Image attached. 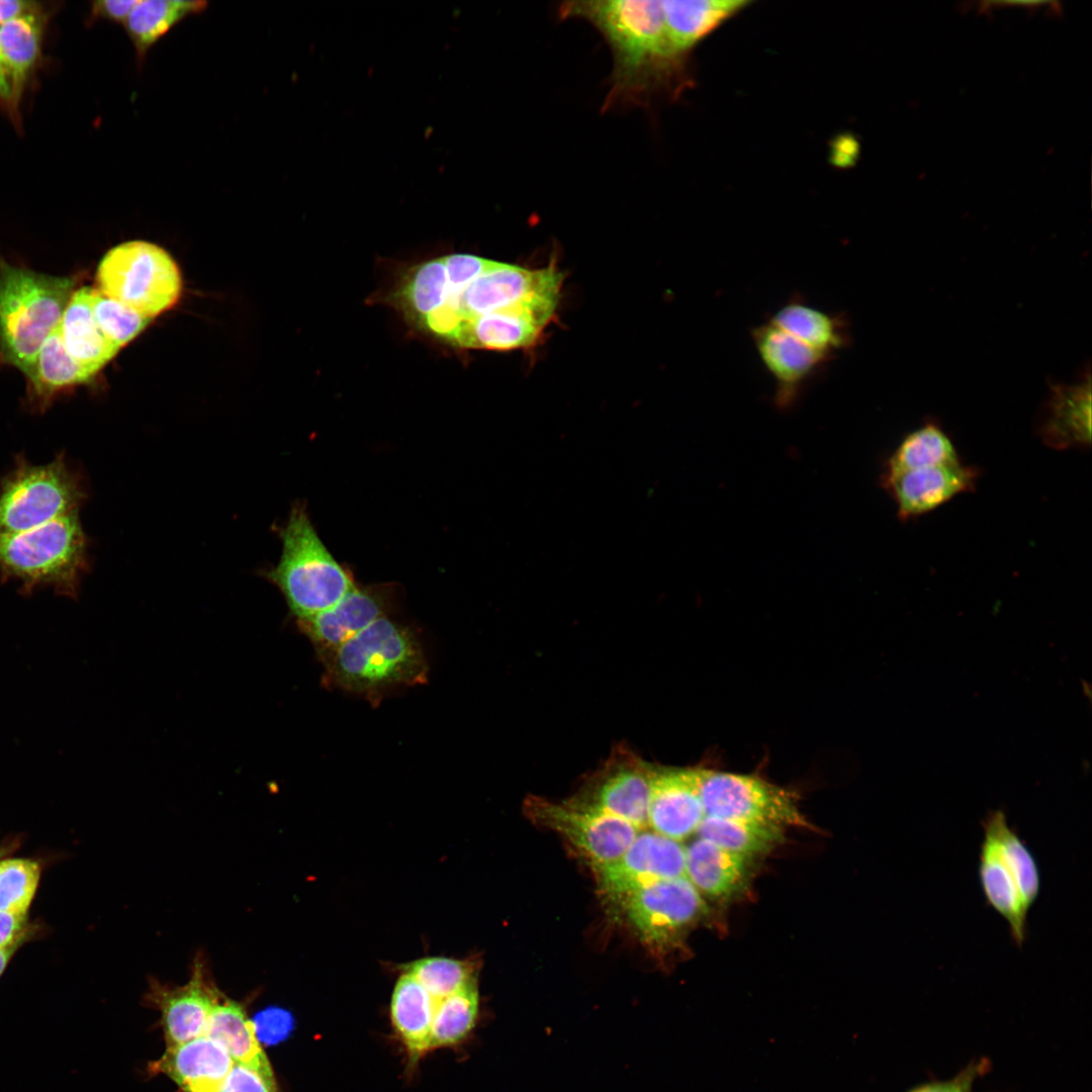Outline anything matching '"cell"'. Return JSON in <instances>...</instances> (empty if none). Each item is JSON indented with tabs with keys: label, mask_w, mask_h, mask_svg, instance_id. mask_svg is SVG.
Returning <instances> with one entry per match:
<instances>
[{
	"label": "cell",
	"mask_w": 1092,
	"mask_h": 1092,
	"mask_svg": "<svg viewBox=\"0 0 1092 1092\" xmlns=\"http://www.w3.org/2000/svg\"><path fill=\"white\" fill-rule=\"evenodd\" d=\"M557 15L587 21L611 50L613 69L602 111L647 108L669 91L682 56L671 41L662 1H564Z\"/></svg>",
	"instance_id": "6da1fadb"
},
{
	"label": "cell",
	"mask_w": 1092,
	"mask_h": 1092,
	"mask_svg": "<svg viewBox=\"0 0 1092 1092\" xmlns=\"http://www.w3.org/2000/svg\"><path fill=\"white\" fill-rule=\"evenodd\" d=\"M327 688L362 696L375 704L397 688L424 685L429 666L407 627L381 617L323 661Z\"/></svg>",
	"instance_id": "7a4b0ae2"
},
{
	"label": "cell",
	"mask_w": 1092,
	"mask_h": 1092,
	"mask_svg": "<svg viewBox=\"0 0 1092 1092\" xmlns=\"http://www.w3.org/2000/svg\"><path fill=\"white\" fill-rule=\"evenodd\" d=\"M74 281L0 265V352L28 376L47 338L57 329Z\"/></svg>",
	"instance_id": "3957f363"
},
{
	"label": "cell",
	"mask_w": 1092,
	"mask_h": 1092,
	"mask_svg": "<svg viewBox=\"0 0 1092 1092\" xmlns=\"http://www.w3.org/2000/svg\"><path fill=\"white\" fill-rule=\"evenodd\" d=\"M280 536V560L266 577L281 590L297 620L331 609L356 586L349 568L335 559L318 537L302 504L292 507Z\"/></svg>",
	"instance_id": "277c9868"
},
{
	"label": "cell",
	"mask_w": 1092,
	"mask_h": 1092,
	"mask_svg": "<svg viewBox=\"0 0 1092 1092\" xmlns=\"http://www.w3.org/2000/svg\"><path fill=\"white\" fill-rule=\"evenodd\" d=\"M87 568V539L79 512L27 531L0 534V577L18 581L22 594L50 586L76 599Z\"/></svg>",
	"instance_id": "5b68a950"
},
{
	"label": "cell",
	"mask_w": 1092,
	"mask_h": 1092,
	"mask_svg": "<svg viewBox=\"0 0 1092 1092\" xmlns=\"http://www.w3.org/2000/svg\"><path fill=\"white\" fill-rule=\"evenodd\" d=\"M562 281L563 274L553 263L540 269H528L492 261L433 314L450 328L457 329L456 335L466 322L497 311L527 309L551 318L559 301Z\"/></svg>",
	"instance_id": "8992f818"
},
{
	"label": "cell",
	"mask_w": 1092,
	"mask_h": 1092,
	"mask_svg": "<svg viewBox=\"0 0 1092 1092\" xmlns=\"http://www.w3.org/2000/svg\"><path fill=\"white\" fill-rule=\"evenodd\" d=\"M86 498L80 477L65 454L33 465L22 455L0 485V534H13L79 512Z\"/></svg>",
	"instance_id": "52a82bcc"
},
{
	"label": "cell",
	"mask_w": 1092,
	"mask_h": 1092,
	"mask_svg": "<svg viewBox=\"0 0 1092 1092\" xmlns=\"http://www.w3.org/2000/svg\"><path fill=\"white\" fill-rule=\"evenodd\" d=\"M97 282L104 295L148 318L170 308L181 291L174 260L161 247L144 241L108 251L99 263Z\"/></svg>",
	"instance_id": "ba28073f"
},
{
	"label": "cell",
	"mask_w": 1092,
	"mask_h": 1092,
	"mask_svg": "<svg viewBox=\"0 0 1092 1092\" xmlns=\"http://www.w3.org/2000/svg\"><path fill=\"white\" fill-rule=\"evenodd\" d=\"M706 816L810 827L794 792L759 777L698 767Z\"/></svg>",
	"instance_id": "9c48e42d"
},
{
	"label": "cell",
	"mask_w": 1092,
	"mask_h": 1092,
	"mask_svg": "<svg viewBox=\"0 0 1092 1092\" xmlns=\"http://www.w3.org/2000/svg\"><path fill=\"white\" fill-rule=\"evenodd\" d=\"M524 809L535 824L559 833L594 868L620 857L641 831L623 819L570 800L559 803L529 796Z\"/></svg>",
	"instance_id": "30bf717a"
},
{
	"label": "cell",
	"mask_w": 1092,
	"mask_h": 1092,
	"mask_svg": "<svg viewBox=\"0 0 1092 1092\" xmlns=\"http://www.w3.org/2000/svg\"><path fill=\"white\" fill-rule=\"evenodd\" d=\"M653 764L624 744L586 778L570 801L623 819L638 830L648 827Z\"/></svg>",
	"instance_id": "8fae6325"
},
{
	"label": "cell",
	"mask_w": 1092,
	"mask_h": 1092,
	"mask_svg": "<svg viewBox=\"0 0 1092 1092\" xmlns=\"http://www.w3.org/2000/svg\"><path fill=\"white\" fill-rule=\"evenodd\" d=\"M619 904L640 939L654 948L670 945L706 909L701 893L687 877L644 886Z\"/></svg>",
	"instance_id": "7c38bea8"
},
{
	"label": "cell",
	"mask_w": 1092,
	"mask_h": 1092,
	"mask_svg": "<svg viewBox=\"0 0 1092 1092\" xmlns=\"http://www.w3.org/2000/svg\"><path fill=\"white\" fill-rule=\"evenodd\" d=\"M594 871L600 892L619 903L649 884L686 877V847L652 830H641L620 857Z\"/></svg>",
	"instance_id": "4fadbf2b"
},
{
	"label": "cell",
	"mask_w": 1092,
	"mask_h": 1092,
	"mask_svg": "<svg viewBox=\"0 0 1092 1092\" xmlns=\"http://www.w3.org/2000/svg\"><path fill=\"white\" fill-rule=\"evenodd\" d=\"M221 995L210 977L204 954L197 953L185 985L171 987L152 979L146 1000L161 1012L168 1048L204 1035L210 1013Z\"/></svg>",
	"instance_id": "5bb4252c"
},
{
	"label": "cell",
	"mask_w": 1092,
	"mask_h": 1092,
	"mask_svg": "<svg viewBox=\"0 0 1092 1092\" xmlns=\"http://www.w3.org/2000/svg\"><path fill=\"white\" fill-rule=\"evenodd\" d=\"M395 598L396 590L392 584H356L334 607L313 617L297 620V625L323 662L342 644L377 619L387 616Z\"/></svg>",
	"instance_id": "9a60e30c"
},
{
	"label": "cell",
	"mask_w": 1092,
	"mask_h": 1092,
	"mask_svg": "<svg viewBox=\"0 0 1092 1092\" xmlns=\"http://www.w3.org/2000/svg\"><path fill=\"white\" fill-rule=\"evenodd\" d=\"M761 364L775 382V402L787 408L832 360L766 321L751 331Z\"/></svg>",
	"instance_id": "2e32d148"
},
{
	"label": "cell",
	"mask_w": 1092,
	"mask_h": 1092,
	"mask_svg": "<svg viewBox=\"0 0 1092 1092\" xmlns=\"http://www.w3.org/2000/svg\"><path fill=\"white\" fill-rule=\"evenodd\" d=\"M705 817L698 767L653 764L648 827L680 842L696 833Z\"/></svg>",
	"instance_id": "e0dca14e"
},
{
	"label": "cell",
	"mask_w": 1092,
	"mask_h": 1092,
	"mask_svg": "<svg viewBox=\"0 0 1092 1092\" xmlns=\"http://www.w3.org/2000/svg\"><path fill=\"white\" fill-rule=\"evenodd\" d=\"M978 477L977 468L959 461L902 472L882 478V483L897 505L899 519L908 521L973 490Z\"/></svg>",
	"instance_id": "ac0fdd59"
},
{
	"label": "cell",
	"mask_w": 1092,
	"mask_h": 1092,
	"mask_svg": "<svg viewBox=\"0 0 1092 1092\" xmlns=\"http://www.w3.org/2000/svg\"><path fill=\"white\" fill-rule=\"evenodd\" d=\"M1037 433L1056 449H1086L1091 445V377L1088 370L1075 384L1051 383Z\"/></svg>",
	"instance_id": "d6986e66"
},
{
	"label": "cell",
	"mask_w": 1092,
	"mask_h": 1092,
	"mask_svg": "<svg viewBox=\"0 0 1092 1092\" xmlns=\"http://www.w3.org/2000/svg\"><path fill=\"white\" fill-rule=\"evenodd\" d=\"M984 836L979 854V879L988 906L1008 923L1014 943L1021 947L1027 935V914L1013 869L1004 854L988 816L982 822Z\"/></svg>",
	"instance_id": "ffe728a7"
},
{
	"label": "cell",
	"mask_w": 1092,
	"mask_h": 1092,
	"mask_svg": "<svg viewBox=\"0 0 1092 1092\" xmlns=\"http://www.w3.org/2000/svg\"><path fill=\"white\" fill-rule=\"evenodd\" d=\"M234 1064L218 1041L202 1035L168 1046L151 1069L169 1077L183 1092H218Z\"/></svg>",
	"instance_id": "44dd1931"
},
{
	"label": "cell",
	"mask_w": 1092,
	"mask_h": 1092,
	"mask_svg": "<svg viewBox=\"0 0 1092 1092\" xmlns=\"http://www.w3.org/2000/svg\"><path fill=\"white\" fill-rule=\"evenodd\" d=\"M549 322L550 318L527 309L492 312L466 322L452 345L496 351L527 348L539 339Z\"/></svg>",
	"instance_id": "7402d4cb"
},
{
	"label": "cell",
	"mask_w": 1092,
	"mask_h": 1092,
	"mask_svg": "<svg viewBox=\"0 0 1092 1092\" xmlns=\"http://www.w3.org/2000/svg\"><path fill=\"white\" fill-rule=\"evenodd\" d=\"M767 321L831 360L851 342L845 315L811 305L801 296L786 301Z\"/></svg>",
	"instance_id": "603a6c76"
},
{
	"label": "cell",
	"mask_w": 1092,
	"mask_h": 1092,
	"mask_svg": "<svg viewBox=\"0 0 1092 1092\" xmlns=\"http://www.w3.org/2000/svg\"><path fill=\"white\" fill-rule=\"evenodd\" d=\"M57 331L69 355L93 376L119 350L104 336L94 317L90 287L73 292Z\"/></svg>",
	"instance_id": "cb8c5ba5"
},
{
	"label": "cell",
	"mask_w": 1092,
	"mask_h": 1092,
	"mask_svg": "<svg viewBox=\"0 0 1092 1092\" xmlns=\"http://www.w3.org/2000/svg\"><path fill=\"white\" fill-rule=\"evenodd\" d=\"M747 860L698 837L686 847V877L701 895L728 898L742 888Z\"/></svg>",
	"instance_id": "d4e9b609"
},
{
	"label": "cell",
	"mask_w": 1092,
	"mask_h": 1092,
	"mask_svg": "<svg viewBox=\"0 0 1092 1092\" xmlns=\"http://www.w3.org/2000/svg\"><path fill=\"white\" fill-rule=\"evenodd\" d=\"M436 1003L411 974L405 972L396 981L390 1000V1018L413 1064L430 1051Z\"/></svg>",
	"instance_id": "484cf974"
},
{
	"label": "cell",
	"mask_w": 1092,
	"mask_h": 1092,
	"mask_svg": "<svg viewBox=\"0 0 1092 1092\" xmlns=\"http://www.w3.org/2000/svg\"><path fill=\"white\" fill-rule=\"evenodd\" d=\"M204 1035L218 1041L235 1064L275 1081L270 1063L257 1039L254 1022L247 1017L242 1004L221 995L210 1013Z\"/></svg>",
	"instance_id": "4316f807"
},
{
	"label": "cell",
	"mask_w": 1092,
	"mask_h": 1092,
	"mask_svg": "<svg viewBox=\"0 0 1092 1092\" xmlns=\"http://www.w3.org/2000/svg\"><path fill=\"white\" fill-rule=\"evenodd\" d=\"M746 4L740 0L662 1L664 18L676 52L684 56Z\"/></svg>",
	"instance_id": "83f0119b"
},
{
	"label": "cell",
	"mask_w": 1092,
	"mask_h": 1092,
	"mask_svg": "<svg viewBox=\"0 0 1092 1092\" xmlns=\"http://www.w3.org/2000/svg\"><path fill=\"white\" fill-rule=\"evenodd\" d=\"M42 26L39 11L0 25V51L10 77V106L13 109L16 108L25 83L39 59Z\"/></svg>",
	"instance_id": "f1b7e54d"
},
{
	"label": "cell",
	"mask_w": 1092,
	"mask_h": 1092,
	"mask_svg": "<svg viewBox=\"0 0 1092 1092\" xmlns=\"http://www.w3.org/2000/svg\"><path fill=\"white\" fill-rule=\"evenodd\" d=\"M93 375L75 361L65 349L57 329L42 344L31 373L30 399L44 408L62 390L90 381Z\"/></svg>",
	"instance_id": "f546056e"
},
{
	"label": "cell",
	"mask_w": 1092,
	"mask_h": 1092,
	"mask_svg": "<svg viewBox=\"0 0 1092 1092\" xmlns=\"http://www.w3.org/2000/svg\"><path fill=\"white\" fill-rule=\"evenodd\" d=\"M206 6L205 1H139L124 22L138 60L143 61L150 49L180 21L201 13Z\"/></svg>",
	"instance_id": "4dcf8cb0"
},
{
	"label": "cell",
	"mask_w": 1092,
	"mask_h": 1092,
	"mask_svg": "<svg viewBox=\"0 0 1092 1092\" xmlns=\"http://www.w3.org/2000/svg\"><path fill=\"white\" fill-rule=\"evenodd\" d=\"M446 293L447 275L441 257L424 261L410 269L390 300L407 317L422 326L443 306Z\"/></svg>",
	"instance_id": "1f68e13d"
},
{
	"label": "cell",
	"mask_w": 1092,
	"mask_h": 1092,
	"mask_svg": "<svg viewBox=\"0 0 1092 1092\" xmlns=\"http://www.w3.org/2000/svg\"><path fill=\"white\" fill-rule=\"evenodd\" d=\"M961 461L957 448L936 422L908 433L886 463L882 478L902 472Z\"/></svg>",
	"instance_id": "d6a6232c"
},
{
	"label": "cell",
	"mask_w": 1092,
	"mask_h": 1092,
	"mask_svg": "<svg viewBox=\"0 0 1092 1092\" xmlns=\"http://www.w3.org/2000/svg\"><path fill=\"white\" fill-rule=\"evenodd\" d=\"M696 833L746 858L763 854L783 839V827L752 821L706 816Z\"/></svg>",
	"instance_id": "836d02e7"
},
{
	"label": "cell",
	"mask_w": 1092,
	"mask_h": 1092,
	"mask_svg": "<svg viewBox=\"0 0 1092 1092\" xmlns=\"http://www.w3.org/2000/svg\"><path fill=\"white\" fill-rule=\"evenodd\" d=\"M479 995L477 979L437 1001L431 1031L430 1051L463 1041L475 1026Z\"/></svg>",
	"instance_id": "e575fe53"
},
{
	"label": "cell",
	"mask_w": 1092,
	"mask_h": 1092,
	"mask_svg": "<svg viewBox=\"0 0 1092 1092\" xmlns=\"http://www.w3.org/2000/svg\"><path fill=\"white\" fill-rule=\"evenodd\" d=\"M435 999L439 1001L477 979L476 970L469 961L445 957H426L404 966Z\"/></svg>",
	"instance_id": "d590c367"
},
{
	"label": "cell",
	"mask_w": 1092,
	"mask_h": 1092,
	"mask_svg": "<svg viewBox=\"0 0 1092 1092\" xmlns=\"http://www.w3.org/2000/svg\"><path fill=\"white\" fill-rule=\"evenodd\" d=\"M41 867L26 857L0 858V911L27 914L36 893Z\"/></svg>",
	"instance_id": "8d00e7d4"
},
{
	"label": "cell",
	"mask_w": 1092,
	"mask_h": 1092,
	"mask_svg": "<svg viewBox=\"0 0 1092 1092\" xmlns=\"http://www.w3.org/2000/svg\"><path fill=\"white\" fill-rule=\"evenodd\" d=\"M90 302L102 333L119 349L134 339L152 320L92 287Z\"/></svg>",
	"instance_id": "74e56055"
},
{
	"label": "cell",
	"mask_w": 1092,
	"mask_h": 1092,
	"mask_svg": "<svg viewBox=\"0 0 1092 1092\" xmlns=\"http://www.w3.org/2000/svg\"><path fill=\"white\" fill-rule=\"evenodd\" d=\"M218 1092H278L276 1081L252 1069L234 1064Z\"/></svg>",
	"instance_id": "f35d334b"
},
{
	"label": "cell",
	"mask_w": 1092,
	"mask_h": 1092,
	"mask_svg": "<svg viewBox=\"0 0 1092 1092\" xmlns=\"http://www.w3.org/2000/svg\"><path fill=\"white\" fill-rule=\"evenodd\" d=\"M36 928L29 923L27 914L0 911V949L24 944Z\"/></svg>",
	"instance_id": "ab89813d"
},
{
	"label": "cell",
	"mask_w": 1092,
	"mask_h": 1092,
	"mask_svg": "<svg viewBox=\"0 0 1092 1092\" xmlns=\"http://www.w3.org/2000/svg\"><path fill=\"white\" fill-rule=\"evenodd\" d=\"M253 1022L256 1034L268 1042L282 1038L291 1026L290 1015L278 1009L266 1010L258 1014Z\"/></svg>",
	"instance_id": "60d3db41"
},
{
	"label": "cell",
	"mask_w": 1092,
	"mask_h": 1092,
	"mask_svg": "<svg viewBox=\"0 0 1092 1092\" xmlns=\"http://www.w3.org/2000/svg\"><path fill=\"white\" fill-rule=\"evenodd\" d=\"M980 1066H970L951 1079L918 1086L909 1092H973Z\"/></svg>",
	"instance_id": "b9f144b4"
},
{
	"label": "cell",
	"mask_w": 1092,
	"mask_h": 1092,
	"mask_svg": "<svg viewBox=\"0 0 1092 1092\" xmlns=\"http://www.w3.org/2000/svg\"><path fill=\"white\" fill-rule=\"evenodd\" d=\"M140 0H103L93 3L92 16L124 24L127 16Z\"/></svg>",
	"instance_id": "7bdbcfd3"
},
{
	"label": "cell",
	"mask_w": 1092,
	"mask_h": 1092,
	"mask_svg": "<svg viewBox=\"0 0 1092 1092\" xmlns=\"http://www.w3.org/2000/svg\"><path fill=\"white\" fill-rule=\"evenodd\" d=\"M36 3L21 0H0V25L20 16L39 11Z\"/></svg>",
	"instance_id": "ee69618b"
},
{
	"label": "cell",
	"mask_w": 1092,
	"mask_h": 1092,
	"mask_svg": "<svg viewBox=\"0 0 1092 1092\" xmlns=\"http://www.w3.org/2000/svg\"><path fill=\"white\" fill-rule=\"evenodd\" d=\"M11 82L9 73L0 51V100L11 105Z\"/></svg>",
	"instance_id": "f6af8a7d"
},
{
	"label": "cell",
	"mask_w": 1092,
	"mask_h": 1092,
	"mask_svg": "<svg viewBox=\"0 0 1092 1092\" xmlns=\"http://www.w3.org/2000/svg\"><path fill=\"white\" fill-rule=\"evenodd\" d=\"M19 945L0 949V976L3 974L11 958L19 948Z\"/></svg>",
	"instance_id": "bcb514c9"
},
{
	"label": "cell",
	"mask_w": 1092,
	"mask_h": 1092,
	"mask_svg": "<svg viewBox=\"0 0 1092 1092\" xmlns=\"http://www.w3.org/2000/svg\"><path fill=\"white\" fill-rule=\"evenodd\" d=\"M19 841L17 839L5 840L0 843V858L12 853L18 846Z\"/></svg>",
	"instance_id": "7dc6e473"
}]
</instances>
